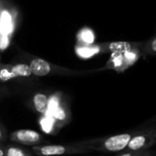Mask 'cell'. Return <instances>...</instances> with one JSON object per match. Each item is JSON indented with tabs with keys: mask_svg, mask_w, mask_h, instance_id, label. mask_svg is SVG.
Returning a JSON list of instances; mask_svg holds the SVG:
<instances>
[{
	"mask_svg": "<svg viewBox=\"0 0 156 156\" xmlns=\"http://www.w3.org/2000/svg\"><path fill=\"white\" fill-rule=\"evenodd\" d=\"M78 38L79 41L83 45H91L95 40V36L92 30H90V28H84L80 32Z\"/></svg>",
	"mask_w": 156,
	"mask_h": 156,
	"instance_id": "4fadbf2b",
	"label": "cell"
},
{
	"mask_svg": "<svg viewBox=\"0 0 156 156\" xmlns=\"http://www.w3.org/2000/svg\"><path fill=\"white\" fill-rule=\"evenodd\" d=\"M48 116L51 118L54 127L58 130L67 125L70 121V112L67 106L61 103V101L52 112L48 113Z\"/></svg>",
	"mask_w": 156,
	"mask_h": 156,
	"instance_id": "5b68a950",
	"label": "cell"
},
{
	"mask_svg": "<svg viewBox=\"0 0 156 156\" xmlns=\"http://www.w3.org/2000/svg\"><path fill=\"white\" fill-rule=\"evenodd\" d=\"M131 44L129 42L124 41H118V42H112L109 45V49L112 53L117 54H123L125 52H128L131 50Z\"/></svg>",
	"mask_w": 156,
	"mask_h": 156,
	"instance_id": "7c38bea8",
	"label": "cell"
},
{
	"mask_svg": "<svg viewBox=\"0 0 156 156\" xmlns=\"http://www.w3.org/2000/svg\"><path fill=\"white\" fill-rule=\"evenodd\" d=\"M7 138H8V134H7L6 129L2 123H0V144L5 143Z\"/></svg>",
	"mask_w": 156,
	"mask_h": 156,
	"instance_id": "d6986e66",
	"label": "cell"
},
{
	"mask_svg": "<svg viewBox=\"0 0 156 156\" xmlns=\"http://www.w3.org/2000/svg\"><path fill=\"white\" fill-rule=\"evenodd\" d=\"M135 131L91 139L90 147L101 153H122L126 148Z\"/></svg>",
	"mask_w": 156,
	"mask_h": 156,
	"instance_id": "7a4b0ae2",
	"label": "cell"
},
{
	"mask_svg": "<svg viewBox=\"0 0 156 156\" xmlns=\"http://www.w3.org/2000/svg\"><path fill=\"white\" fill-rule=\"evenodd\" d=\"M0 156H5L4 144H0Z\"/></svg>",
	"mask_w": 156,
	"mask_h": 156,
	"instance_id": "ffe728a7",
	"label": "cell"
},
{
	"mask_svg": "<svg viewBox=\"0 0 156 156\" xmlns=\"http://www.w3.org/2000/svg\"><path fill=\"white\" fill-rule=\"evenodd\" d=\"M48 95L42 92L36 93L32 99V107L40 116H48Z\"/></svg>",
	"mask_w": 156,
	"mask_h": 156,
	"instance_id": "8992f818",
	"label": "cell"
},
{
	"mask_svg": "<svg viewBox=\"0 0 156 156\" xmlns=\"http://www.w3.org/2000/svg\"><path fill=\"white\" fill-rule=\"evenodd\" d=\"M14 29V21L12 15L7 10L0 13V34L9 36Z\"/></svg>",
	"mask_w": 156,
	"mask_h": 156,
	"instance_id": "ba28073f",
	"label": "cell"
},
{
	"mask_svg": "<svg viewBox=\"0 0 156 156\" xmlns=\"http://www.w3.org/2000/svg\"><path fill=\"white\" fill-rule=\"evenodd\" d=\"M112 61L114 68H117V69L122 68L123 66V56H122V54L112 53Z\"/></svg>",
	"mask_w": 156,
	"mask_h": 156,
	"instance_id": "2e32d148",
	"label": "cell"
},
{
	"mask_svg": "<svg viewBox=\"0 0 156 156\" xmlns=\"http://www.w3.org/2000/svg\"><path fill=\"white\" fill-rule=\"evenodd\" d=\"M29 68L31 69L32 74L37 77H44L50 73L51 67L48 62L41 58H34L30 64Z\"/></svg>",
	"mask_w": 156,
	"mask_h": 156,
	"instance_id": "52a82bcc",
	"label": "cell"
},
{
	"mask_svg": "<svg viewBox=\"0 0 156 156\" xmlns=\"http://www.w3.org/2000/svg\"><path fill=\"white\" fill-rule=\"evenodd\" d=\"M9 45V36L0 34V49H5Z\"/></svg>",
	"mask_w": 156,
	"mask_h": 156,
	"instance_id": "ac0fdd59",
	"label": "cell"
},
{
	"mask_svg": "<svg viewBox=\"0 0 156 156\" xmlns=\"http://www.w3.org/2000/svg\"><path fill=\"white\" fill-rule=\"evenodd\" d=\"M9 69H10L13 79L26 78V77H29L32 74L29 65H27V64H17V65L13 66Z\"/></svg>",
	"mask_w": 156,
	"mask_h": 156,
	"instance_id": "8fae6325",
	"label": "cell"
},
{
	"mask_svg": "<svg viewBox=\"0 0 156 156\" xmlns=\"http://www.w3.org/2000/svg\"><path fill=\"white\" fill-rule=\"evenodd\" d=\"M12 74L10 72V69L7 68H3L0 69V80L1 81H8L12 80Z\"/></svg>",
	"mask_w": 156,
	"mask_h": 156,
	"instance_id": "e0dca14e",
	"label": "cell"
},
{
	"mask_svg": "<svg viewBox=\"0 0 156 156\" xmlns=\"http://www.w3.org/2000/svg\"><path fill=\"white\" fill-rule=\"evenodd\" d=\"M116 156H156L155 152L152 149L140 151H124Z\"/></svg>",
	"mask_w": 156,
	"mask_h": 156,
	"instance_id": "5bb4252c",
	"label": "cell"
},
{
	"mask_svg": "<svg viewBox=\"0 0 156 156\" xmlns=\"http://www.w3.org/2000/svg\"><path fill=\"white\" fill-rule=\"evenodd\" d=\"M122 56H123V66H125V67L133 64L136 61V59L138 58V55L135 52L131 51V50L123 53Z\"/></svg>",
	"mask_w": 156,
	"mask_h": 156,
	"instance_id": "9a60e30c",
	"label": "cell"
},
{
	"mask_svg": "<svg viewBox=\"0 0 156 156\" xmlns=\"http://www.w3.org/2000/svg\"><path fill=\"white\" fill-rule=\"evenodd\" d=\"M156 144L154 128L135 131L124 151H140L151 149ZM123 151V152H124Z\"/></svg>",
	"mask_w": 156,
	"mask_h": 156,
	"instance_id": "3957f363",
	"label": "cell"
},
{
	"mask_svg": "<svg viewBox=\"0 0 156 156\" xmlns=\"http://www.w3.org/2000/svg\"><path fill=\"white\" fill-rule=\"evenodd\" d=\"M152 48H153V50L154 51H156V40L154 39L153 43H152Z\"/></svg>",
	"mask_w": 156,
	"mask_h": 156,
	"instance_id": "44dd1931",
	"label": "cell"
},
{
	"mask_svg": "<svg viewBox=\"0 0 156 156\" xmlns=\"http://www.w3.org/2000/svg\"><path fill=\"white\" fill-rule=\"evenodd\" d=\"M91 139L69 144H39L31 146V151L36 156H61L72 154H86L93 152L90 147Z\"/></svg>",
	"mask_w": 156,
	"mask_h": 156,
	"instance_id": "6da1fadb",
	"label": "cell"
},
{
	"mask_svg": "<svg viewBox=\"0 0 156 156\" xmlns=\"http://www.w3.org/2000/svg\"><path fill=\"white\" fill-rule=\"evenodd\" d=\"M101 51V48L98 46H90V45H82L78 46L76 48L77 54L83 58H89Z\"/></svg>",
	"mask_w": 156,
	"mask_h": 156,
	"instance_id": "30bf717a",
	"label": "cell"
},
{
	"mask_svg": "<svg viewBox=\"0 0 156 156\" xmlns=\"http://www.w3.org/2000/svg\"><path fill=\"white\" fill-rule=\"evenodd\" d=\"M11 143L25 146H35L42 144L44 142L43 135L34 130L19 129L12 132L7 138Z\"/></svg>",
	"mask_w": 156,
	"mask_h": 156,
	"instance_id": "277c9868",
	"label": "cell"
},
{
	"mask_svg": "<svg viewBox=\"0 0 156 156\" xmlns=\"http://www.w3.org/2000/svg\"><path fill=\"white\" fill-rule=\"evenodd\" d=\"M5 156H36L35 154L27 148L18 144H4Z\"/></svg>",
	"mask_w": 156,
	"mask_h": 156,
	"instance_id": "9c48e42d",
	"label": "cell"
}]
</instances>
